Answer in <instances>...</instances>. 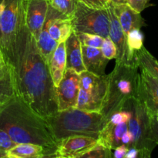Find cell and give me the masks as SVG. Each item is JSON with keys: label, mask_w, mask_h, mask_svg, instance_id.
I'll list each match as a JSON object with an SVG mask.
<instances>
[{"label": "cell", "mask_w": 158, "mask_h": 158, "mask_svg": "<svg viewBox=\"0 0 158 158\" xmlns=\"http://www.w3.org/2000/svg\"><path fill=\"white\" fill-rule=\"evenodd\" d=\"M81 45L91 46L94 48H100L103 43V38L98 35L89 33H77Z\"/></svg>", "instance_id": "28"}, {"label": "cell", "mask_w": 158, "mask_h": 158, "mask_svg": "<svg viewBox=\"0 0 158 158\" xmlns=\"http://www.w3.org/2000/svg\"><path fill=\"white\" fill-rule=\"evenodd\" d=\"M48 11L50 14L49 23V33L57 43L66 42L73 32L70 19L62 15L49 6Z\"/></svg>", "instance_id": "13"}, {"label": "cell", "mask_w": 158, "mask_h": 158, "mask_svg": "<svg viewBox=\"0 0 158 158\" xmlns=\"http://www.w3.org/2000/svg\"><path fill=\"white\" fill-rule=\"evenodd\" d=\"M113 6L125 35L132 29H140L146 26L145 20L141 16V14L133 9L127 4L113 5Z\"/></svg>", "instance_id": "14"}, {"label": "cell", "mask_w": 158, "mask_h": 158, "mask_svg": "<svg viewBox=\"0 0 158 158\" xmlns=\"http://www.w3.org/2000/svg\"><path fill=\"white\" fill-rule=\"evenodd\" d=\"M17 94L12 68L8 65L0 69V105L6 103Z\"/></svg>", "instance_id": "20"}, {"label": "cell", "mask_w": 158, "mask_h": 158, "mask_svg": "<svg viewBox=\"0 0 158 158\" xmlns=\"http://www.w3.org/2000/svg\"><path fill=\"white\" fill-rule=\"evenodd\" d=\"M48 152L44 148L33 143H18L7 153V158H39Z\"/></svg>", "instance_id": "22"}, {"label": "cell", "mask_w": 158, "mask_h": 158, "mask_svg": "<svg viewBox=\"0 0 158 158\" xmlns=\"http://www.w3.org/2000/svg\"><path fill=\"white\" fill-rule=\"evenodd\" d=\"M56 156V153L55 152H46L39 158H53Z\"/></svg>", "instance_id": "38"}, {"label": "cell", "mask_w": 158, "mask_h": 158, "mask_svg": "<svg viewBox=\"0 0 158 158\" xmlns=\"http://www.w3.org/2000/svg\"><path fill=\"white\" fill-rule=\"evenodd\" d=\"M128 123L129 120H126L119 124H112L107 120L99 136V143L110 151H114L116 148L123 145L122 137L128 131Z\"/></svg>", "instance_id": "16"}, {"label": "cell", "mask_w": 158, "mask_h": 158, "mask_svg": "<svg viewBox=\"0 0 158 158\" xmlns=\"http://www.w3.org/2000/svg\"><path fill=\"white\" fill-rule=\"evenodd\" d=\"M151 0H127V4L137 12L141 13L148 6Z\"/></svg>", "instance_id": "32"}, {"label": "cell", "mask_w": 158, "mask_h": 158, "mask_svg": "<svg viewBox=\"0 0 158 158\" xmlns=\"http://www.w3.org/2000/svg\"><path fill=\"white\" fill-rule=\"evenodd\" d=\"M154 117H155V119H156V120H157V121H158V112L157 113V114H155V116H154Z\"/></svg>", "instance_id": "42"}, {"label": "cell", "mask_w": 158, "mask_h": 158, "mask_svg": "<svg viewBox=\"0 0 158 158\" xmlns=\"http://www.w3.org/2000/svg\"><path fill=\"white\" fill-rule=\"evenodd\" d=\"M103 100L80 88L76 108L87 112H100Z\"/></svg>", "instance_id": "24"}, {"label": "cell", "mask_w": 158, "mask_h": 158, "mask_svg": "<svg viewBox=\"0 0 158 158\" xmlns=\"http://www.w3.org/2000/svg\"><path fill=\"white\" fill-rule=\"evenodd\" d=\"M26 0H0V50L11 66L17 35L24 16Z\"/></svg>", "instance_id": "5"}, {"label": "cell", "mask_w": 158, "mask_h": 158, "mask_svg": "<svg viewBox=\"0 0 158 158\" xmlns=\"http://www.w3.org/2000/svg\"><path fill=\"white\" fill-rule=\"evenodd\" d=\"M16 145L10 136L0 129V158H7V153L9 150Z\"/></svg>", "instance_id": "29"}, {"label": "cell", "mask_w": 158, "mask_h": 158, "mask_svg": "<svg viewBox=\"0 0 158 158\" xmlns=\"http://www.w3.org/2000/svg\"><path fill=\"white\" fill-rule=\"evenodd\" d=\"M49 20H50V14L48 11L46 21H45L44 25H43L41 32L40 33V35H39L38 39L36 40L39 49H40L42 56H43L44 60H46L48 64H49V60L52 57V53L54 52L57 45H58V43L50 36L49 33L48 29H49Z\"/></svg>", "instance_id": "21"}, {"label": "cell", "mask_w": 158, "mask_h": 158, "mask_svg": "<svg viewBox=\"0 0 158 158\" xmlns=\"http://www.w3.org/2000/svg\"><path fill=\"white\" fill-rule=\"evenodd\" d=\"M10 67L13 72L17 95L32 111L44 120L58 111L56 87L49 64L42 56L36 40L26 26L25 15L17 35Z\"/></svg>", "instance_id": "1"}, {"label": "cell", "mask_w": 158, "mask_h": 158, "mask_svg": "<svg viewBox=\"0 0 158 158\" xmlns=\"http://www.w3.org/2000/svg\"><path fill=\"white\" fill-rule=\"evenodd\" d=\"M6 65V62H5L4 60V58H3V56L2 54V52L1 50H0V69H2V68L3 67V66H5Z\"/></svg>", "instance_id": "40"}, {"label": "cell", "mask_w": 158, "mask_h": 158, "mask_svg": "<svg viewBox=\"0 0 158 158\" xmlns=\"http://www.w3.org/2000/svg\"><path fill=\"white\" fill-rule=\"evenodd\" d=\"M71 19L73 30L76 33L109 36V16L107 9H95L76 1V9Z\"/></svg>", "instance_id": "7"}, {"label": "cell", "mask_w": 158, "mask_h": 158, "mask_svg": "<svg viewBox=\"0 0 158 158\" xmlns=\"http://www.w3.org/2000/svg\"><path fill=\"white\" fill-rule=\"evenodd\" d=\"M143 39L144 36L140 29H132L126 35L129 62L135 61L134 55L143 46Z\"/></svg>", "instance_id": "25"}, {"label": "cell", "mask_w": 158, "mask_h": 158, "mask_svg": "<svg viewBox=\"0 0 158 158\" xmlns=\"http://www.w3.org/2000/svg\"><path fill=\"white\" fill-rule=\"evenodd\" d=\"M53 158H72V157H63V156L56 155V157H54Z\"/></svg>", "instance_id": "41"}, {"label": "cell", "mask_w": 158, "mask_h": 158, "mask_svg": "<svg viewBox=\"0 0 158 158\" xmlns=\"http://www.w3.org/2000/svg\"><path fill=\"white\" fill-rule=\"evenodd\" d=\"M98 139L87 136H71L58 142L56 155L74 157L97 146Z\"/></svg>", "instance_id": "11"}, {"label": "cell", "mask_w": 158, "mask_h": 158, "mask_svg": "<svg viewBox=\"0 0 158 158\" xmlns=\"http://www.w3.org/2000/svg\"><path fill=\"white\" fill-rule=\"evenodd\" d=\"M129 148L125 145H120L114 150L112 152V158H125Z\"/></svg>", "instance_id": "34"}, {"label": "cell", "mask_w": 158, "mask_h": 158, "mask_svg": "<svg viewBox=\"0 0 158 158\" xmlns=\"http://www.w3.org/2000/svg\"><path fill=\"white\" fill-rule=\"evenodd\" d=\"M49 6L62 15L71 19L76 9V0H47Z\"/></svg>", "instance_id": "26"}, {"label": "cell", "mask_w": 158, "mask_h": 158, "mask_svg": "<svg viewBox=\"0 0 158 158\" xmlns=\"http://www.w3.org/2000/svg\"><path fill=\"white\" fill-rule=\"evenodd\" d=\"M151 153H152V151H149V150H147V149L139 150V154H138V157L137 158H151Z\"/></svg>", "instance_id": "37"}, {"label": "cell", "mask_w": 158, "mask_h": 158, "mask_svg": "<svg viewBox=\"0 0 158 158\" xmlns=\"http://www.w3.org/2000/svg\"><path fill=\"white\" fill-rule=\"evenodd\" d=\"M139 154V150L136 149L134 148H131L128 149V151L127 152L125 158H137Z\"/></svg>", "instance_id": "36"}, {"label": "cell", "mask_w": 158, "mask_h": 158, "mask_svg": "<svg viewBox=\"0 0 158 158\" xmlns=\"http://www.w3.org/2000/svg\"><path fill=\"white\" fill-rule=\"evenodd\" d=\"M134 56L139 68L145 69L154 78L158 80V61L144 46L140 50L136 52Z\"/></svg>", "instance_id": "23"}, {"label": "cell", "mask_w": 158, "mask_h": 158, "mask_svg": "<svg viewBox=\"0 0 158 158\" xmlns=\"http://www.w3.org/2000/svg\"><path fill=\"white\" fill-rule=\"evenodd\" d=\"M65 46L66 54V69H73L79 74L86 70L83 63L81 43L78 35L73 30L65 42Z\"/></svg>", "instance_id": "18"}, {"label": "cell", "mask_w": 158, "mask_h": 158, "mask_svg": "<svg viewBox=\"0 0 158 158\" xmlns=\"http://www.w3.org/2000/svg\"><path fill=\"white\" fill-rule=\"evenodd\" d=\"M109 16V37L115 44L117 50L116 63H131L128 60L126 35L114 12L112 3L107 8Z\"/></svg>", "instance_id": "12"}, {"label": "cell", "mask_w": 158, "mask_h": 158, "mask_svg": "<svg viewBox=\"0 0 158 158\" xmlns=\"http://www.w3.org/2000/svg\"><path fill=\"white\" fill-rule=\"evenodd\" d=\"M113 5L127 4V0H110Z\"/></svg>", "instance_id": "39"}, {"label": "cell", "mask_w": 158, "mask_h": 158, "mask_svg": "<svg viewBox=\"0 0 158 158\" xmlns=\"http://www.w3.org/2000/svg\"><path fill=\"white\" fill-rule=\"evenodd\" d=\"M49 3L47 0H26L25 23L29 32L37 40L47 15Z\"/></svg>", "instance_id": "10"}, {"label": "cell", "mask_w": 158, "mask_h": 158, "mask_svg": "<svg viewBox=\"0 0 158 158\" xmlns=\"http://www.w3.org/2000/svg\"><path fill=\"white\" fill-rule=\"evenodd\" d=\"M83 63L86 71L97 76L105 75L109 60L103 56L100 48L81 45Z\"/></svg>", "instance_id": "17"}, {"label": "cell", "mask_w": 158, "mask_h": 158, "mask_svg": "<svg viewBox=\"0 0 158 158\" xmlns=\"http://www.w3.org/2000/svg\"><path fill=\"white\" fill-rule=\"evenodd\" d=\"M151 140L158 145V121L154 117L151 119Z\"/></svg>", "instance_id": "33"}, {"label": "cell", "mask_w": 158, "mask_h": 158, "mask_svg": "<svg viewBox=\"0 0 158 158\" xmlns=\"http://www.w3.org/2000/svg\"><path fill=\"white\" fill-rule=\"evenodd\" d=\"M100 49H101L103 56L107 59V60H113V59L116 60V58H117V47H116L114 42L112 41V40L109 36L103 38V43H102L101 47H100Z\"/></svg>", "instance_id": "30"}, {"label": "cell", "mask_w": 158, "mask_h": 158, "mask_svg": "<svg viewBox=\"0 0 158 158\" xmlns=\"http://www.w3.org/2000/svg\"><path fill=\"white\" fill-rule=\"evenodd\" d=\"M0 129L6 131L16 144L33 143L42 146L48 152H56L58 143L46 120L17 94L0 105Z\"/></svg>", "instance_id": "2"}, {"label": "cell", "mask_w": 158, "mask_h": 158, "mask_svg": "<svg viewBox=\"0 0 158 158\" xmlns=\"http://www.w3.org/2000/svg\"><path fill=\"white\" fill-rule=\"evenodd\" d=\"M112 151L106 149L100 143L92 149L73 158H111Z\"/></svg>", "instance_id": "27"}, {"label": "cell", "mask_w": 158, "mask_h": 158, "mask_svg": "<svg viewBox=\"0 0 158 158\" xmlns=\"http://www.w3.org/2000/svg\"><path fill=\"white\" fill-rule=\"evenodd\" d=\"M137 99L155 116L158 112V80L142 68H139Z\"/></svg>", "instance_id": "9"}, {"label": "cell", "mask_w": 158, "mask_h": 158, "mask_svg": "<svg viewBox=\"0 0 158 158\" xmlns=\"http://www.w3.org/2000/svg\"><path fill=\"white\" fill-rule=\"evenodd\" d=\"M109 75L107 90L100 113L106 118L131 98H137L139 66L135 61L116 63Z\"/></svg>", "instance_id": "4"}, {"label": "cell", "mask_w": 158, "mask_h": 158, "mask_svg": "<svg viewBox=\"0 0 158 158\" xmlns=\"http://www.w3.org/2000/svg\"><path fill=\"white\" fill-rule=\"evenodd\" d=\"M66 46H65V42H63L58 43L49 62V71L55 87L59 86L60 81L63 79V74L66 70Z\"/></svg>", "instance_id": "19"}, {"label": "cell", "mask_w": 158, "mask_h": 158, "mask_svg": "<svg viewBox=\"0 0 158 158\" xmlns=\"http://www.w3.org/2000/svg\"><path fill=\"white\" fill-rule=\"evenodd\" d=\"M121 108H125L131 113L128 131L131 133L134 139L132 148L153 151L157 146L151 137V123L154 115L150 113L143 102L137 98L128 100Z\"/></svg>", "instance_id": "6"}, {"label": "cell", "mask_w": 158, "mask_h": 158, "mask_svg": "<svg viewBox=\"0 0 158 158\" xmlns=\"http://www.w3.org/2000/svg\"><path fill=\"white\" fill-rule=\"evenodd\" d=\"M45 120L58 143L71 136H87L98 139L108 119L100 112H87L74 107L57 111Z\"/></svg>", "instance_id": "3"}, {"label": "cell", "mask_w": 158, "mask_h": 158, "mask_svg": "<svg viewBox=\"0 0 158 158\" xmlns=\"http://www.w3.org/2000/svg\"><path fill=\"white\" fill-rule=\"evenodd\" d=\"M80 88V74L72 69H66L63 79L56 87L58 111L76 107Z\"/></svg>", "instance_id": "8"}, {"label": "cell", "mask_w": 158, "mask_h": 158, "mask_svg": "<svg viewBox=\"0 0 158 158\" xmlns=\"http://www.w3.org/2000/svg\"><path fill=\"white\" fill-rule=\"evenodd\" d=\"M80 89L104 100L107 90L109 75L97 76L85 70L80 73Z\"/></svg>", "instance_id": "15"}, {"label": "cell", "mask_w": 158, "mask_h": 158, "mask_svg": "<svg viewBox=\"0 0 158 158\" xmlns=\"http://www.w3.org/2000/svg\"><path fill=\"white\" fill-rule=\"evenodd\" d=\"M133 140H134V139H133L132 134L129 131H127L122 137V144L125 145L128 148H131L133 145Z\"/></svg>", "instance_id": "35"}, {"label": "cell", "mask_w": 158, "mask_h": 158, "mask_svg": "<svg viewBox=\"0 0 158 158\" xmlns=\"http://www.w3.org/2000/svg\"><path fill=\"white\" fill-rule=\"evenodd\" d=\"M87 7L95 9H106L111 4L110 0H76Z\"/></svg>", "instance_id": "31"}]
</instances>
